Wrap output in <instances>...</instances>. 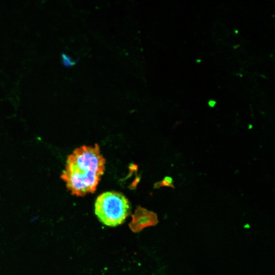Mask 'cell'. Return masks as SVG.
Returning <instances> with one entry per match:
<instances>
[{"mask_svg":"<svg viewBox=\"0 0 275 275\" xmlns=\"http://www.w3.org/2000/svg\"><path fill=\"white\" fill-rule=\"evenodd\" d=\"M105 160L97 144L80 146L67 158L61 178L72 195L93 193L105 170Z\"/></svg>","mask_w":275,"mask_h":275,"instance_id":"6da1fadb","label":"cell"},{"mask_svg":"<svg viewBox=\"0 0 275 275\" xmlns=\"http://www.w3.org/2000/svg\"><path fill=\"white\" fill-rule=\"evenodd\" d=\"M130 212L127 199L121 193L106 191L100 195L95 203V213L103 224L115 227L122 224Z\"/></svg>","mask_w":275,"mask_h":275,"instance_id":"7a4b0ae2","label":"cell"},{"mask_svg":"<svg viewBox=\"0 0 275 275\" xmlns=\"http://www.w3.org/2000/svg\"><path fill=\"white\" fill-rule=\"evenodd\" d=\"M158 222L156 213L139 206L132 215L129 227L132 232H139L146 227L156 225Z\"/></svg>","mask_w":275,"mask_h":275,"instance_id":"3957f363","label":"cell"},{"mask_svg":"<svg viewBox=\"0 0 275 275\" xmlns=\"http://www.w3.org/2000/svg\"><path fill=\"white\" fill-rule=\"evenodd\" d=\"M63 65L66 67H70L75 65L77 60L72 59L70 56L65 53L62 54Z\"/></svg>","mask_w":275,"mask_h":275,"instance_id":"277c9868","label":"cell"},{"mask_svg":"<svg viewBox=\"0 0 275 275\" xmlns=\"http://www.w3.org/2000/svg\"><path fill=\"white\" fill-rule=\"evenodd\" d=\"M173 181L171 178L170 177H166L164 180L162 181L161 185L163 186H171L174 187Z\"/></svg>","mask_w":275,"mask_h":275,"instance_id":"5b68a950","label":"cell"},{"mask_svg":"<svg viewBox=\"0 0 275 275\" xmlns=\"http://www.w3.org/2000/svg\"><path fill=\"white\" fill-rule=\"evenodd\" d=\"M214 102V101H210V102H209V105H210V106H211V105L212 106H214V103H215Z\"/></svg>","mask_w":275,"mask_h":275,"instance_id":"8992f818","label":"cell"}]
</instances>
